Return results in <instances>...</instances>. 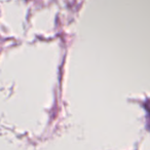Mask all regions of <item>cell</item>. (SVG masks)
<instances>
[{"instance_id":"6da1fadb","label":"cell","mask_w":150,"mask_h":150,"mask_svg":"<svg viewBox=\"0 0 150 150\" xmlns=\"http://www.w3.org/2000/svg\"><path fill=\"white\" fill-rule=\"evenodd\" d=\"M145 107H146V110H147L148 112L150 113V100H149V101H147V102H146Z\"/></svg>"}]
</instances>
